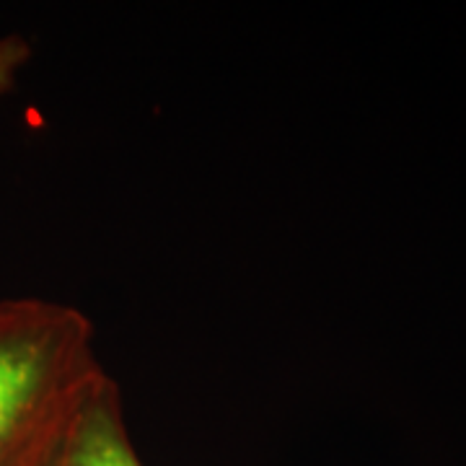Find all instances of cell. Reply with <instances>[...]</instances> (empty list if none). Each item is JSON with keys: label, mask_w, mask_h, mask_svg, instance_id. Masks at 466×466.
I'll return each mask as SVG.
<instances>
[{"label": "cell", "mask_w": 466, "mask_h": 466, "mask_svg": "<svg viewBox=\"0 0 466 466\" xmlns=\"http://www.w3.org/2000/svg\"><path fill=\"white\" fill-rule=\"evenodd\" d=\"M57 466H146L135 449L116 381H109L88 401Z\"/></svg>", "instance_id": "cell-2"}, {"label": "cell", "mask_w": 466, "mask_h": 466, "mask_svg": "<svg viewBox=\"0 0 466 466\" xmlns=\"http://www.w3.org/2000/svg\"><path fill=\"white\" fill-rule=\"evenodd\" d=\"M29 60H32V45L24 36L18 34L0 36V96L16 88L18 76Z\"/></svg>", "instance_id": "cell-3"}, {"label": "cell", "mask_w": 466, "mask_h": 466, "mask_svg": "<svg viewBox=\"0 0 466 466\" xmlns=\"http://www.w3.org/2000/svg\"><path fill=\"white\" fill-rule=\"evenodd\" d=\"M109 370L94 321L50 299H0V466H57Z\"/></svg>", "instance_id": "cell-1"}]
</instances>
